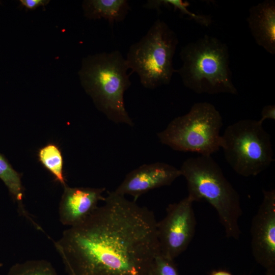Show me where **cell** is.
I'll list each match as a JSON object with an SVG mask.
<instances>
[{
  "label": "cell",
  "instance_id": "1",
  "mask_svg": "<svg viewBox=\"0 0 275 275\" xmlns=\"http://www.w3.org/2000/svg\"><path fill=\"white\" fill-rule=\"evenodd\" d=\"M54 243L68 275H148L160 253L153 212L114 191Z\"/></svg>",
  "mask_w": 275,
  "mask_h": 275
},
{
  "label": "cell",
  "instance_id": "2",
  "mask_svg": "<svg viewBox=\"0 0 275 275\" xmlns=\"http://www.w3.org/2000/svg\"><path fill=\"white\" fill-rule=\"evenodd\" d=\"M180 170L187 182V196L194 202L203 200L209 203L216 211L226 236L238 239L242 213L240 195L218 164L210 155H199L187 158Z\"/></svg>",
  "mask_w": 275,
  "mask_h": 275
},
{
  "label": "cell",
  "instance_id": "3",
  "mask_svg": "<svg viewBox=\"0 0 275 275\" xmlns=\"http://www.w3.org/2000/svg\"><path fill=\"white\" fill-rule=\"evenodd\" d=\"M129 69L118 50L89 56L79 72L81 83L97 107L110 121L133 126L124 103L125 92L130 87Z\"/></svg>",
  "mask_w": 275,
  "mask_h": 275
},
{
  "label": "cell",
  "instance_id": "4",
  "mask_svg": "<svg viewBox=\"0 0 275 275\" xmlns=\"http://www.w3.org/2000/svg\"><path fill=\"white\" fill-rule=\"evenodd\" d=\"M182 64L176 72L183 85L197 94L236 95L227 44L208 35L187 43L180 52Z\"/></svg>",
  "mask_w": 275,
  "mask_h": 275
},
{
  "label": "cell",
  "instance_id": "5",
  "mask_svg": "<svg viewBox=\"0 0 275 275\" xmlns=\"http://www.w3.org/2000/svg\"><path fill=\"white\" fill-rule=\"evenodd\" d=\"M178 44L175 32L157 19L139 41L130 45L125 60L145 88L154 89L170 83L176 72L173 60Z\"/></svg>",
  "mask_w": 275,
  "mask_h": 275
},
{
  "label": "cell",
  "instance_id": "6",
  "mask_svg": "<svg viewBox=\"0 0 275 275\" xmlns=\"http://www.w3.org/2000/svg\"><path fill=\"white\" fill-rule=\"evenodd\" d=\"M222 126V117L215 107L200 102L186 114L175 118L157 135L160 142L173 150L211 156L221 148Z\"/></svg>",
  "mask_w": 275,
  "mask_h": 275
},
{
  "label": "cell",
  "instance_id": "7",
  "mask_svg": "<svg viewBox=\"0 0 275 275\" xmlns=\"http://www.w3.org/2000/svg\"><path fill=\"white\" fill-rule=\"evenodd\" d=\"M259 120L243 119L227 126L222 135L225 158L238 174L255 176L274 161L270 134Z\"/></svg>",
  "mask_w": 275,
  "mask_h": 275
},
{
  "label": "cell",
  "instance_id": "8",
  "mask_svg": "<svg viewBox=\"0 0 275 275\" xmlns=\"http://www.w3.org/2000/svg\"><path fill=\"white\" fill-rule=\"evenodd\" d=\"M189 197L167 208L165 217L157 223V234L160 254L172 259L184 252L195 233L196 220Z\"/></svg>",
  "mask_w": 275,
  "mask_h": 275
},
{
  "label": "cell",
  "instance_id": "9",
  "mask_svg": "<svg viewBox=\"0 0 275 275\" xmlns=\"http://www.w3.org/2000/svg\"><path fill=\"white\" fill-rule=\"evenodd\" d=\"M263 198L251 227V249L266 270L275 269V190H263Z\"/></svg>",
  "mask_w": 275,
  "mask_h": 275
},
{
  "label": "cell",
  "instance_id": "10",
  "mask_svg": "<svg viewBox=\"0 0 275 275\" xmlns=\"http://www.w3.org/2000/svg\"><path fill=\"white\" fill-rule=\"evenodd\" d=\"M181 176L180 169L169 164L156 162L143 164L131 171L114 191L134 198V201L144 194L155 188L170 185Z\"/></svg>",
  "mask_w": 275,
  "mask_h": 275
},
{
  "label": "cell",
  "instance_id": "11",
  "mask_svg": "<svg viewBox=\"0 0 275 275\" xmlns=\"http://www.w3.org/2000/svg\"><path fill=\"white\" fill-rule=\"evenodd\" d=\"M59 206V220L64 226L72 227L86 219L105 198V188L70 187L66 185Z\"/></svg>",
  "mask_w": 275,
  "mask_h": 275
},
{
  "label": "cell",
  "instance_id": "12",
  "mask_svg": "<svg viewBox=\"0 0 275 275\" xmlns=\"http://www.w3.org/2000/svg\"><path fill=\"white\" fill-rule=\"evenodd\" d=\"M257 44L275 54V1L265 0L252 6L246 19Z\"/></svg>",
  "mask_w": 275,
  "mask_h": 275
},
{
  "label": "cell",
  "instance_id": "13",
  "mask_svg": "<svg viewBox=\"0 0 275 275\" xmlns=\"http://www.w3.org/2000/svg\"><path fill=\"white\" fill-rule=\"evenodd\" d=\"M85 16L90 19L103 18L113 24L123 21L130 9L126 0H90L84 3Z\"/></svg>",
  "mask_w": 275,
  "mask_h": 275
},
{
  "label": "cell",
  "instance_id": "14",
  "mask_svg": "<svg viewBox=\"0 0 275 275\" xmlns=\"http://www.w3.org/2000/svg\"><path fill=\"white\" fill-rule=\"evenodd\" d=\"M0 179L7 187L14 201L17 202L20 213L32 222L33 225L38 228L39 226L29 215L23 204V190L21 176L1 154H0Z\"/></svg>",
  "mask_w": 275,
  "mask_h": 275
},
{
  "label": "cell",
  "instance_id": "15",
  "mask_svg": "<svg viewBox=\"0 0 275 275\" xmlns=\"http://www.w3.org/2000/svg\"><path fill=\"white\" fill-rule=\"evenodd\" d=\"M38 158L42 164L64 187L66 185L63 173V158L60 149L55 144L50 143L41 148Z\"/></svg>",
  "mask_w": 275,
  "mask_h": 275
},
{
  "label": "cell",
  "instance_id": "16",
  "mask_svg": "<svg viewBox=\"0 0 275 275\" xmlns=\"http://www.w3.org/2000/svg\"><path fill=\"white\" fill-rule=\"evenodd\" d=\"M188 6V2L182 0H150L148 1L143 7L148 9L157 11L160 10V8L163 6L172 7L174 10H178L181 14L188 16L201 25L208 27L211 24L212 19L210 16L193 13L187 9Z\"/></svg>",
  "mask_w": 275,
  "mask_h": 275
},
{
  "label": "cell",
  "instance_id": "17",
  "mask_svg": "<svg viewBox=\"0 0 275 275\" xmlns=\"http://www.w3.org/2000/svg\"><path fill=\"white\" fill-rule=\"evenodd\" d=\"M8 275H59L51 263L45 260H29L13 265Z\"/></svg>",
  "mask_w": 275,
  "mask_h": 275
},
{
  "label": "cell",
  "instance_id": "18",
  "mask_svg": "<svg viewBox=\"0 0 275 275\" xmlns=\"http://www.w3.org/2000/svg\"><path fill=\"white\" fill-rule=\"evenodd\" d=\"M148 275H179L174 260L160 253L155 258Z\"/></svg>",
  "mask_w": 275,
  "mask_h": 275
},
{
  "label": "cell",
  "instance_id": "19",
  "mask_svg": "<svg viewBox=\"0 0 275 275\" xmlns=\"http://www.w3.org/2000/svg\"><path fill=\"white\" fill-rule=\"evenodd\" d=\"M261 118L259 120L263 123L266 119L275 120V105L273 104L264 106L261 113Z\"/></svg>",
  "mask_w": 275,
  "mask_h": 275
},
{
  "label": "cell",
  "instance_id": "20",
  "mask_svg": "<svg viewBox=\"0 0 275 275\" xmlns=\"http://www.w3.org/2000/svg\"><path fill=\"white\" fill-rule=\"evenodd\" d=\"M20 2L22 5L28 9H34L40 6L46 5L49 1L45 0H21Z\"/></svg>",
  "mask_w": 275,
  "mask_h": 275
},
{
  "label": "cell",
  "instance_id": "21",
  "mask_svg": "<svg viewBox=\"0 0 275 275\" xmlns=\"http://www.w3.org/2000/svg\"><path fill=\"white\" fill-rule=\"evenodd\" d=\"M210 275H233L230 272L225 270H215L212 271Z\"/></svg>",
  "mask_w": 275,
  "mask_h": 275
},
{
  "label": "cell",
  "instance_id": "22",
  "mask_svg": "<svg viewBox=\"0 0 275 275\" xmlns=\"http://www.w3.org/2000/svg\"><path fill=\"white\" fill-rule=\"evenodd\" d=\"M265 275H275V269L267 270Z\"/></svg>",
  "mask_w": 275,
  "mask_h": 275
},
{
  "label": "cell",
  "instance_id": "23",
  "mask_svg": "<svg viewBox=\"0 0 275 275\" xmlns=\"http://www.w3.org/2000/svg\"></svg>",
  "mask_w": 275,
  "mask_h": 275
}]
</instances>
